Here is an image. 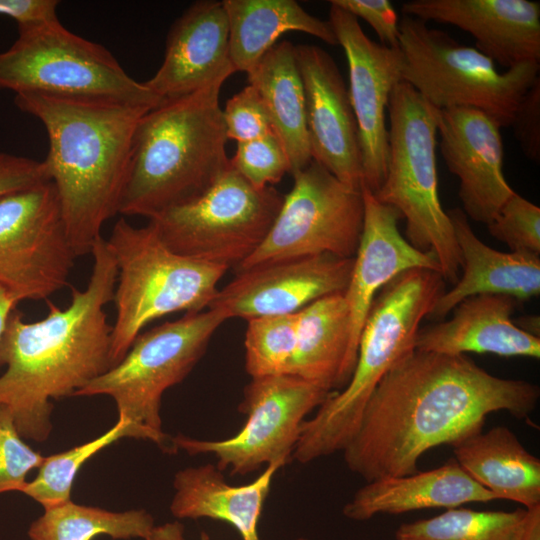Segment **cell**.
Returning <instances> with one entry per match:
<instances>
[{
    "mask_svg": "<svg viewBox=\"0 0 540 540\" xmlns=\"http://www.w3.org/2000/svg\"><path fill=\"white\" fill-rule=\"evenodd\" d=\"M245 369L251 378L290 374L297 344V313L247 320Z\"/></svg>",
    "mask_w": 540,
    "mask_h": 540,
    "instance_id": "cell-33",
    "label": "cell"
},
{
    "mask_svg": "<svg viewBox=\"0 0 540 540\" xmlns=\"http://www.w3.org/2000/svg\"><path fill=\"white\" fill-rule=\"evenodd\" d=\"M333 391L292 374L251 378L238 410L243 427L224 439H198L179 434L171 439L172 451L212 455L216 466L234 475H246L271 463L286 465L298 442L308 414Z\"/></svg>",
    "mask_w": 540,
    "mask_h": 540,
    "instance_id": "cell-12",
    "label": "cell"
},
{
    "mask_svg": "<svg viewBox=\"0 0 540 540\" xmlns=\"http://www.w3.org/2000/svg\"><path fill=\"white\" fill-rule=\"evenodd\" d=\"M526 157L540 161V77L520 101L511 123Z\"/></svg>",
    "mask_w": 540,
    "mask_h": 540,
    "instance_id": "cell-39",
    "label": "cell"
},
{
    "mask_svg": "<svg viewBox=\"0 0 540 540\" xmlns=\"http://www.w3.org/2000/svg\"><path fill=\"white\" fill-rule=\"evenodd\" d=\"M283 198L272 186H253L230 164L200 197L162 212L148 224L173 252L236 269L264 241Z\"/></svg>",
    "mask_w": 540,
    "mask_h": 540,
    "instance_id": "cell-11",
    "label": "cell"
},
{
    "mask_svg": "<svg viewBox=\"0 0 540 540\" xmlns=\"http://www.w3.org/2000/svg\"><path fill=\"white\" fill-rule=\"evenodd\" d=\"M329 3L367 22L379 37L381 44L398 48L399 20L390 1L331 0Z\"/></svg>",
    "mask_w": 540,
    "mask_h": 540,
    "instance_id": "cell-38",
    "label": "cell"
},
{
    "mask_svg": "<svg viewBox=\"0 0 540 540\" xmlns=\"http://www.w3.org/2000/svg\"><path fill=\"white\" fill-rule=\"evenodd\" d=\"M364 221L353 258L350 280L343 292L349 310L351 343L357 352L361 331L378 292L397 275L415 268L440 273L436 256L413 247L398 229L401 214L381 203L362 186ZM441 275V274H440Z\"/></svg>",
    "mask_w": 540,
    "mask_h": 540,
    "instance_id": "cell-20",
    "label": "cell"
},
{
    "mask_svg": "<svg viewBox=\"0 0 540 540\" xmlns=\"http://www.w3.org/2000/svg\"><path fill=\"white\" fill-rule=\"evenodd\" d=\"M233 73L222 1L201 0L191 4L172 24L163 61L144 83L165 101L190 94Z\"/></svg>",
    "mask_w": 540,
    "mask_h": 540,
    "instance_id": "cell-21",
    "label": "cell"
},
{
    "mask_svg": "<svg viewBox=\"0 0 540 540\" xmlns=\"http://www.w3.org/2000/svg\"><path fill=\"white\" fill-rule=\"evenodd\" d=\"M248 84L258 93L282 143L293 175L313 160L309 145L305 93L295 45L277 42L247 72Z\"/></svg>",
    "mask_w": 540,
    "mask_h": 540,
    "instance_id": "cell-28",
    "label": "cell"
},
{
    "mask_svg": "<svg viewBox=\"0 0 540 540\" xmlns=\"http://www.w3.org/2000/svg\"><path fill=\"white\" fill-rule=\"evenodd\" d=\"M353 258L320 254L236 271L235 277L218 289L209 308L226 319L297 313L322 297L343 293Z\"/></svg>",
    "mask_w": 540,
    "mask_h": 540,
    "instance_id": "cell-16",
    "label": "cell"
},
{
    "mask_svg": "<svg viewBox=\"0 0 540 540\" xmlns=\"http://www.w3.org/2000/svg\"><path fill=\"white\" fill-rule=\"evenodd\" d=\"M402 80L438 110L477 109L500 128L511 126L516 109L539 77V63L527 62L499 72L496 63L427 22L405 16L399 21Z\"/></svg>",
    "mask_w": 540,
    "mask_h": 540,
    "instance_id": "cell-8",
    "label": "cell"
},
{
    "mask_svg": "<svg viewBox=\"0 0 540 540\" xmlns=\"http://www.w3.org/2000/svg\"><path fill=\"white\" fill-rule=\"evenodd\" d=\"M147 440V436L126 417L97 438L67 451L44 456L36 477L27 481L21 492L38 502L44 510L71 500L73 482L85 462L104 448L124 438Z\"/></svg>",
    "mask_w": 540,
    "mask_h": 540,
    "instance_id": "cell-32",
    "label": "cell"
},
{
    "mask_svg": "<svg viewBox=\"0 0 540 540\" xmlns=\"http://www.w3.org/2000/svg\"><path fill=\"white\" fill-rule=\"evenodd\" d=\"M230 164L249 183L258 188L278 183L291 171L285 149L274 132L237 143Z\"/></svg>",
    "mask_w": 540,
    "mask_h": 540,
    "instance_id": "cell-34",
    "label": "cell"
},
{
    "mask_svg": "<svg viewBox=\"0 0 540 540\" xmlns=\"http://www.w3.org/2000/svg\"><path fill=\"white\" fill-rule=\"evenodd\" d=\"M48 180L42 161L0 152V198Z\"/></svg>",
    "mask_w": 540,
    "mask_h": 540,
    "instance_id": "cell-40",
    "label": "cell"
},
{
    "mask_svg": "<svg viewBox=\"0 0 540 540\" xmlns=\"http://www.w3.org/2000/svg\"><path fill=\"white\" fill-rule=\"evenodd\" d=\"M487 228L513 252L540 254V208L516 192Z\"/></svg>",
    "mask_w": 540,
    "mask_h": 540,
    "instance_id": "cell-35",
    "label": "cell"
},
{
    "mask_svg": "<svg viewBox=\"0 0 540 540\" xmlns=\"http://www.w3.org/2000/svg\"><path fill=\"white\" fill-rule=\"evenodd\" d=\"M222 112L227 139L237 143L274 132L258 93L249 84L227 100Z\"/></svg>",
    "mask_w": 540,
    "mask_h": 540,
    "instance_id": "cell-37",
    "label": "cell"
},
{
    "mask_svg": "<svg viewBox=\"0 0 540 540\" xmlns=\"http://www.w3.org/2000/svg\"><path fill=\"white\" fill-rule=\"evenodd\" d=\"M445 283L439 272L415 268L378 292L363 324L349 382L303 422L293 460L306 464L346 448L377 385L416 350L420 324L445 292Z\"/></svg>",
    "mask_w": 540,
    "mask_h": 540,
    "instance_id": "cell-5",
    "label": "cell"
},
{
    "mask_svg": "<svg viewBox=\"0 0 540 540\" xmlns=\"http://www.w3.org/2000/svg\"><path fill=\"white\" fill-rule=\"evenodd\" d=\"M405 16L450 24L471 34L476 49L509 69L540 62V4L530 0H412Z\"/></svg>",
    "mask_w": 540,
    "mask_h": 540,
    "instance_id": "cell-19",
    "label": "cell"
},
{
    "mask_svg": "<svg viewBox=\"0 0 540 540\" xmlns=\"http://www.w3.org/2000/svg\"><path fill=\"white\" fill-rule=\"evenodd\" d=\"M0 89L151 108L164 102L126 73L108 49L71 32L58 18L18 27L17 39L0 53Z\"/></svg>",
    "mask_w": 540,
    "mask_h": 540,
    "instance_id": "cell-9",
    "label": "cell"
},
{
    "mask_svg": "<svg viewBox=\"0 0 540 540\" xmlns=\"http://www.w3.org/2000/svg\"><path fill=\"white\" fill-rule=\"evenodd\" d=\"M85 289L72 288L65 308L48 301V314L26 322L16 309L0 338V403L11 410L24 439L47 440L52 399L71 397L111 368L112 325L105 307L113 301L117 266L100 238Z\"/></svg>",
    "mask_w": 540,
    "mask_h": 540,
    "instance_id": "cell-2",
    "label": "cell"
},
{
    "mask_svg": "<svg viewBox=\"0 0 540 540\" xmlns=\"http://www.w3.org/2000/svg\"><path fill=\"white\" fill-rule=\"evenodd\" d=\"M271 463L252 482L229 484L213 464L179 470L173 480L171 514L177 519L222 521L233 526L242 540H261L258 523L273 478L282 468Z\"/></svg>",
    "mask_w": 540,
    "mask_h": 540,
    "instance_id": "cell-25",
    "label": "cell"
},
{
    "mask_svg": "<svg viewBox=\"0 0 540 540\" xmlns=\"http://www.w3.org/2000/svg\"><path fill=\"white\" fill-rule=\"evenodd\" d=\"M493 500L497 499L489 490L475 482L455 459H450L428 471L367 482L345 504L342 513L350 520L366 521L380 514L449 509Z\"/></svg>",
    "mask_w": 540,
    "mask_h": 540,
    "instance_id": "cell-24",
    "label": "cell"
},
{
    "mask_svg": "<svg viewBox=\"0 0 540 540\" xmlns=\"http://www.w3.org/2000/svg\"><path fill=\"white\" fill-rule=\"evenodd\" d=\"M526 508L513 511H477L449 508L426 519L403 523L396 540H520Z\"/></svg>",
    "mask_w": 540,
    "mask_h": 540,
    "instance_id": "cell-31",
    "label": "cell"
},
{
    "mask_svg": "<svg viewBox=\"0 0 540 540\" xmlns=\"http://www.w3.org/2000/svg\"><path fill=\"white\" fill-rule=\"evenodd\" d=\"M58 4L56 0H0V15L24 27L57 19Z\"/></svg>",
    "mask_w": 540,
    "mask_h": 540,
    "instance_id": "cell-41",
    "label": "cell"
},
{
    "mask_svg": "<svg viewBox=\"0 0 540 540\" xmlns=\"http://www.w3.org/2000/svg\"><path fill=\"white\" fill-rule=\"evenodd\" d=\"M152 515L143 509L115 512L80 505L71 500L45 510L29 529L30 540L146 539L154 527Z\"/></svg>",
    "mask_w": 540,
    "mask_h": 540,
    "instance_id": "cell-30",
    "label": "cell"
},
{
    "mask_svg": "<svg viewBox=\"0 0 540 540\" xmlns=\"http://www.w3.org/2000/svg\"><path fill=\"white\" fill-rule=\"evenodd\" d=\"M145 540H185L184 526L179 521L154 526ZM200 540H209V537L202 533Z\"/></svg>",
    "mask_w": 540,
    "mask_h": 540,
    "instance_id": "cell-42",
    "label": "cell"
},
{
    "mask_svg": "<svg viewBox=\"0 0 540 540\" xmlns=\"http://www.w3.org/2000/svg\"><path fill=\"white\" fill-rule=\"evenodd\" d=\"M437 132L446 166L460 181L462 211L488 225L515 193L503 172L500 127L477 109L455 107L437 111Z\"/></svg>",
    "mask_w": 540,
    "mask_h": 540,
    "instance_id": "cell-18",
    "label": "cell"
},
{
    "mask_svg": "<svg viewBox=\"0 0 540 540\" xmlns=\"http://www.w3.org/2000/svg\"><path fill=\"white\" fill-rule=\"evenodd\" d=\"M387 110V171L374 195L401 214L406 222V240L421 251L433 253L444 281L454 285L462 261L451 220L438 193V109L402 80L394 87Z\"/></svg>",
    "mask_w": 540,
    "mask_h": 540,
    "instance_id": "cell-7",
    "label": "cell"
},
{
    "mask_svg": "<svg viewBox=\"0 0 540 540\" xmlns=\"http://www.w3.org/2000/svg\"><path fill=\"white\" fill-rule=\"evenodd\" d=\"M107 246L118 274L113 302L110 364L119 363L142 329L155 319L209 308L228 270L170 250L149 225L120 218Z\"/></svg>",
    "mask_w": 540,
    "mask_h": 540,
    "instance_id": "cell-6",
    "label": "cell"
},
{
    "mask_svg": "<svg viewBox=\"0 0 540 540\" xmlns=\"http://www.w3.org/2000/svg\"><path fill=\"white\" fill-rule=\"evenodd\" d=\"M295 540H309V539L304 538V537H299V538H297V539H295Z\"/></svg>",
    "mask_w": 540,
    "mask_h": 540,
    "instance_id": "cell-46",
    "label": "cell"
},
{
    "mask_svg": "<svg viewBox=\"0 0 540 540\" xmlns=\"http://www.w3.org/2000/svg\"><path fill=\"white\" fill-rule=\"evenodd\" d=\"M303 82L312 159L340 182L361 191L363 169L349 92L334 59L321 47L295 45Z\"/></svg>",
    "mask_w": 540,
    "mask_h": 540,
    "instance_id": "cell-17",
    "label": "cell"
},
{
    "mask_svg": "<svg viewBox=\"0 0 540 540\" xmlns=\"http://www.w3.org/2000/svg\"><path fill=\"white\" fill-rule=\"evenodd\" d=\"M292 176L267 236L236 271L320 254L355 256L364 221L362 190L349 188L315 160Z\"/></svg>",
    "mask_w": 540,
    "mask_h": 540,
    "instance_id": "cell-13",
    "label": "cell"
},
{
    "mask_svg": "<svg viewBox=\"0 0 540 540\" xmlns=\"http://www.w3.org/2000/svg\"><path fill=\"white\" fill-rule=\"evenodd\" d=\"M520 540H540V505L526 508Z\"/></svg>",
    "mask_w": 540,
    "mask_h": 540,
    "instance_id": "cell-43",
    "label": "cell"
},
{
    "mask_svg": "<svg viewBox=\"0 0 540 540\" xmlns=\"http://www.w3.org/2000/svg\"><path fill=\"white\" fill-rule=\"evenodd\" d=\"M291 373L328 391L343 389L357 361L343 293L322 297L297 312Z\"/></svg>",
    "mask_w": 540,
    "mask_h": 540,
    "instance_id": "cell-26",
    "label": "cell"
},
{
    "mask_svg": "<svg viewBox=\"0 0 540 540\" xmlns=\"http://www.w3.org/2000/svg\"><path fill=\"white\" fill-rule=\"evenodd\" d=\"M226 320L208 308L140 333L119 363L73 396L111 397L118 415L128 418L148 441L172 452L171 439L162 430V396L188 376Z\"/></svg>",
    "mask_w": 540,
    "mask_h": 540,
    "instance_id": "cell-10",
    "label": "cell"
},
{
    "mask_svg": "<svg viewBox=\"0 0 540 540\" xmlns=\"http://www.w3.org/2000/svg\"><path fill=\"white\" fill-rule=\"evenodd\" d=\"M17 303L13 297L0 286V338L6 328L12 313L17 309Z\"/></svg>",
    "mask_w": 540,
    "mask_h": 540,
    "instance_id": "cell-44",
    "label": "cell"
},
{
    "mask_svg": "<svg viewBox=\"0 0 540 540\" xmlns=\"http://www.w3.org/2000/svg\"><path fill=\"white\" fill-rule=\"evenodd\" d=\"M329 22L348 63V92L358 128L363 186L375 194L387 171L385 112L394 87L402 81V54L399 48L371 40L355 16L333 4Z\"/></svg>",
    "mask_w": 540,
    "mask_h": 540,
    "instance_id": "cell-15",
    "label": "cell"
},
{
    "mask_svg": "<svg viewBox=\"0 0 540 540\" xmlns=\"http://www.w3.org/2000/svg\"><path fill=\"white\" fill-rule=\"evenodd\" d=\"M23 439L11 410L0 403V494L21 492L28 473L38 469L44 459Z\"/></svg>",
    "mask_w": 540,
    "mask_h": 540,
    "instance_id": "cell-36",
    "label": "cell"
},
{
    "mask_svg": "<svg viewBox=\"0 0 540 540\" xmlns=\"http://www.w3.org/2000/svg\"><path fill=\"white\" fill-rule=\"evenodd\" d=\"M453 446L456 462L496 499L540 505V460L505 426L478 431Z\"/></svg>",
    "mask_w": 540,
    "mask_h": 540,
    "instance_id": "cell-27",
    "label": "cell"
},
{
    "mask_svg": "<svg viewBox=\"0 0 540 540\" xmlns=\"http://www.w3.org/2000/svg\"><path fill=\"white\" fill-rule=\"evenodd\" d=\"M14 103L45 128L42 162L68 239L77 257L91 254L104 224L119 214L134 133L152 108L38 93L15 94Z\"/></svg>",
    "mask_w": 540,
    "mask_h": 540,
    "instance_id": "cell-3",
    "label": "cell"
},
{
    "mask_svg": "<svg viewBox=\"0 0 540 540\" xmlns=\"http://www.w3.org/2000/svg\"><path fill=\"white\" fill-rule=\"evenodd\" d=\"M517 301L480 294L462 300L449 320L419 330L415 349L446 355L491 353L539 359L540 338L519 328L512 314Z\"/></svg>",
    "mask_w": 540,
    "mask_h": 540,
    "instance_id": "cell-22",
    "label": "cell"
},
{
    "mask_svg": "<svg viewBox=\"0 0 540 540\" xmlns=\"http://www.w3.org/2000/svg\"><path fill=\"white\" fill-rule=\"evenodd\" d=\"M515 324L522 330L539 337V317L525 316L520 320H514Z\"/></svg>",
    "mask_w": 540,
    "mask_h": 540,
    "instance_id": "cell-45",
    "label": "cell"
},
{
    "mask_svg": "<svg viewBox=\"0 0 540 540\" xmlns=\"http://www.w3.org/2000/svg\"><path fill=\"white\" fill-rule=\"evenodd\" d=\"M223 75L140 119L119 214L152 219L204 194L230 167L219 104Z\"/></svg>",
    "mask_w": 540,
    "mask_h": 540,
    "instance_id": "cell-4",
    "label": "cell"
},
{
    "mask_svg": "<svg viewBox=\"0 0 540 540\" xmlns=\"http://www.w3.org/2000/svg\"><path fill=\"white\" fill-rule=\"evenodd\" d=\"M222 4L235 72H249L286 32H303L329 45H338L329 20L311 15L295 0H223Z\"/></svg>",
    "mask_w": 540,
    "mask_h": 540,
    "instance_id": "cell-29",
    "label": "cell"
},
{
    "mask_svg": "<svg viewBox=\"0 0 540 540\" xmlns=\"http://www.w3.org/2000/svg\"><path fill=\"white\" fill-rule=\"evenodd\" d=\"M538 385L490 374L465 355L415 350L380 381L342 451L367 482L418 471L419 459L481 431L492 412L527 418Z\"/></svg>",
    "mask_w": 540,
    "mask_h": 540,
    "instance_id": "cell-1",
    "label": "cell"
},
{
    "mask_svg": "<svg viewBox=\"0 0 540 540\" xmlns=\"http://www.w3.org/2000/svg\"><path fill=\"white\" fill-rule=\"evenodd\" d=\"M447 214L460 250L463 273L440 296L429 318L444 319L462 300L475 295H507L517 302L539 295V255L495 250L476 236L462 209L454 208Z\"/></svg>",
    "mask_w": 540,
    "mask_h": 540,
    "instance_id": "cell-23",
    "label": "cell"
},
{
    "mask_svg": "<svg viewBox=\"0 0 540 540\" xmlns=\"http://www.w3.org/2000/svg\"><path fill=\"white\" fill-rule=\"evenodd\" d=\"M76 258L50 180L0 198V286L17 303L64 288Z\"/></svg>",
    "mask_w": 540,
    "mask_h": 540,
    "instance_id": "cell-14",
    "label": "cell"
}]
</instances>
